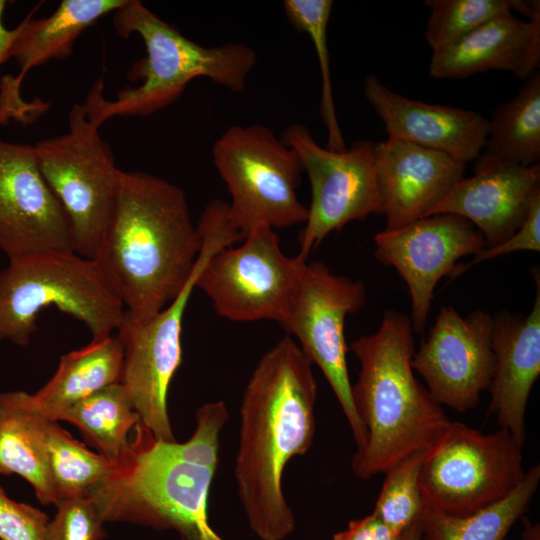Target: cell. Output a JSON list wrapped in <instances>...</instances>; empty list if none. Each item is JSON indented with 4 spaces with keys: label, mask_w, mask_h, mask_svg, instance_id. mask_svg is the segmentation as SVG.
Returning <instances> with one entry per match:
<instances>
[{
    "label": "cell",
    "mask_w": 540,
    "mask_h": 540,
    "mask_svg": "<svg viewBox=\"0 0 540 540\" xmlns=\"http://www.w3.org/2000/svg\"><path fill=\"white\" fill-rule=\"evenodd\" d=\"M201 245L180 187L122 170L116 206L93 260L125 310L146 321L179 295Z\"/></svg>",
    "instance_id": "cell-3"
},
{
    "label": "cell",
    "mask_w": 540,
    "mask_h": 540,
    "mask_svg": "<svg viewBox=\"0 0 540 540\" xmlns=\"http://www.w3.org/2000/svg\"><path fill=\"white\" fill-rule=\"evenodd\" d=\"M404 533L393 531L372 512L363 518L349 521L347 527L333 534L332 538L333 540H403Z\"/></svg>",
    "instance_id": "cell-35"
},
{
    "label": "cell",
    "mask_w": 540,
    "mask_h": 540,
    "mask_svg": "<svg viewBox=\"0 0 540 540\" xmlns=\"http://www.w3.org/2000/svg\"><path fill=\"white\" fill-rule=\"evenodd\" d=\"M55 506L47 540H103L107 536L105 522L89 496L64 499Z\"/></svg>",
    "instance_id": "cell-32"
},
{
    "label": "cell",
    "mask_w": 540,
    "mask_h": 540,
    "mask_svg": "<svg viewBox=\"0 0 540 540\" xmlns=\"http://www.w3.org/2000/svg\"><path fill=\"white\" fill-rule=\"evenodd\" d=\"M539 483L540 465L535 464L507 498L466 516L447 514L423 504L419 540H505L527 512Z\"/></svg>",
    "instance_id": "cell-26"
},
{
    "label": "cell",
    "mask_w": 540,
    "mask_h": 540,
    "mask_svg": "<svg viewBox=\"0 0 540 540\" xmlns=\"http://www.w3.org/2000/svg\"><path fill=\"white\" fill-rule=\"evenodd\" d=\"M332 6L331 0H285L283 2L288 21L296 30L308 34L316 50L322 82L320 112L328 134L326 147L343 151L347 147L335 111L327 45V28Z\"/></svg>",
    "instance_id": "cell-30"
},
{
    "label": "cell",
    "mask_w": 540,
    "mask_h": 540,
    "mask_svg": "<svg viewBox=\"0 0 540 540\" xmlns=\"http://www.w3.org/2000/svg\"><path fill=\"white\" fill-rule=\"evenodd\" d=\"M47 514L11 499L0 485V540H47Z\"/></svg>",
    "instance_id": "cell-33"
},
{
    "label": "cell",
    "mask_w": 540,
    "mask_h": 540,
    "mask_svg": "<svg viewBox=\"0 0 540 540\" xmlns=\"http://www.w3.org/2000/svg\"><path fill=\"white\" fill-rule=\"evenodd\" d=\"M281 139L297 153L311 186L307 220L299 234V257L307 260L327 235L349 222L382 214L374 142L358 141L335 151L320 146L298 123L289 125Z\"/></svg>",
    "instance_id": "cell-13"
},
{
    "label": "cell",
    "mask_w": 540,
    "mask_h": 540,
    "mask_svg": "<svg viewBox=\"0 0 540 540\" xmlns=\"http://www.w3.org/2000/svg\"><path fill=\"white\" fill-rule=\"evenodd\" d=\"M374 158L385 229L430 216L464 178L466 165L445 153L393 138L375 143Z\"/></svg>",
    "instance_id": "cell-17"
},
{
    "label": "cell",
    "mask_w": 540,
    "mask_h": 540,
    "mask_svg": "<svg viewBox=\"0 0 540 540\" xmlns=\"http://www.w3.org/2000/svg\"><path fill=\"white\" fill-rule=\"evenodd\" d=\"M350 349L360 364L351 396L366 435L351 468L359 479L369 480L412 453L429 449L451 420L415 377L410 317L386 311L378 329L353 341Z\"/></svg>",
    "instance_id": "cell-4"
},
{
    "label": "cell",
    "mask_w": 540,
    "mask_h": 540,
    "mask_svg": "<svg viewBox=\"0 0 540 540\" xmlns=\"http://www.w3.org/2000/svg\"><path fill=\"white\" fill-rule=\"evenodd\" d=\"M44 449L57 503L88 496L115 467L108 458L73 438L57 421L47 420L45 424Z\"/></svg>",
    "instance_id": "cell-28"
},
{
    "label": "cell",
    "mask_w": 540,
    "mask_h": 540,
    "mask_svg": "<svg viewBox=\"0 0 540 540\" xmlns=\"http://www.w3.org/2000/svg\"><path fill=\"white\" fill-rule=\"evenodd\" d=\"M419 536H420V520L418 519L413 525H411L405 531L403 540H419Z\"/></svg>",
    "instance_id": "cell-39"
},
{
    "label": "cell",
    "mask_w": 540,
    "mask_h": 540,
    "mask_svg": "<svg viewBox=\"0 0 540 540\" xmlns=\"http://www.w3.org/2000/svg\"><path fill=\"white\" fill-rule=\"evenodd\" d=\"M185 442L158 440L140 421L111 474L89 492L104 522L175 530L183 540H224L210 525L208 497L218 465L224 401L202 405Z\"/></svg>",
    "instance_id": "cell-2"
},
{
    "label": "cell",
    "mask_w": 540,
    "mask_h": 540,
    "mask_svg": "<svg viewBox=\"0 0 540 540\" xmlns=\"http://www.w3.org/2000/svg\"><path fill=\"white\" fill-rule=\"evenodd\" d=\"M60 420L76 426L98 453L116 463L127 451L140 417L122 384L116 383L74 404Z\"/></svg>",
    "instance_id": "cell-27"
},
{
    "label": "cell",
    "mask_w": 540,
    "mask_h": 540,
    "mask_svg": "<svg viewBox=\"0 0 540 540\" xmlns=\"http://www.w3.org/2000/svg\"><path fill=\"white\" fill-rule=\"evenodd\" d=\"M429 449L412 453L384 473L373 513L397 533H404L420 517L423 500L419 477Z\"/></svg>",
    "instance_id": "cell-31"
},
{
    "label": "cell",
    "mask_w": 540,
    "mask_h": 540,
    "mask_svg": "<svg viewBox=\"0 0 540 540\" xmlns=\"http://www.w3.org/2000/svg\"><path fill=\"white\" fill-rule=\"evenodd\" d=\"M123 370V347L118 336H108L61 356L52 378L33 400L45 418L57 421L74 404L120 383Z\"/></svg>",
    "instance_id": "cell-23"
},
{
    "label": "cell",
    "mask_w": 540,
    "mask_h": 540,
    "mask_svg": "<svg viewBox=\"0 0 540 540\" xmlns=\"http://www.w3.org/2000/svg\"><path fill=\"white\" fill-rule=\"evenodd\" d=\"M6 1L0 0V65L11 57V50L19 32V26L8 29L3 23Z\"/></svg>",
    "instance_id": "cell-36"
},
{
    "label": "cell",
    "mask_w": 540,
    "mask_h": 540,
    "mask_svg": "<svg viewBox=\"0 0 540 540\" xmlns=\"http://www.w3.org/2000/svg\"><path fill=\"white\" fill-rule=\"evenodd\" d=\"M364 95L388 138L445 153L464 164L478 158L489 134L490 123L483 115L407 98L372 74L365 78Z\"/></svg>",
    "instance_id": "cell-18"
},
{
    "label": "cell",
    "mask_w": 540,
    "mask_h": 540,
    "mask_svg": "<svg viewBox=\"0 0 540 540\" xmlns=\"http://www.w3.org/2000/svg\"><path fill=\"white\" fill-rule=\"evenodd\" d=\"M540 66V2L532 1L526 20L509 14L495 18L457 42L432 51L429 73L457 79L502 70L525 80Z\"/></svg>",
    "instance_id": "cell-21"
},
{
    "label": "cell",
    "mask_w": 540,
    "mask_h": 540,
    "mask_svg": "<svg viewBox=\"0 0 540 540\" xmlns=\"http://www.w3.org/2000/svg\"><path fill=\"white\" fill-rule=\"evenodd\" d=\"M214 166L231 195L228 217L245 236L305 223L308 209L298 199L303 167L297 153L264 125H233L212 147Z\"/></svg>",
    "instance_id": "cell-8"
},
{
    "label": "cell",
    "mask_w": 540,
    "mask_h": 540,
    "mask_svg": "<svg viewBox=\"0 0 540 540\" xmlns=\"http://www.w3.org/2000/svg\"><path fill=\"white\" fill-rule=\"evenodd\" d=\"M0 250L8 259L73 250L70 220L38 166L34 146L0 139Z\"/></svg>",
    "instance_id": "cell-16"
},
{
    "label": "cell",
    "mask_w": 540,
    "mask_h": 540,
    "mask_svg": "<svg viewBox=\"0 0 540 540\" xmlns=\"http://www.w3.org/2000/svg\"><path fill=\"white\" fill-rule=\"evenodd\" d=\"M316 399L312 364L291 336L263 354L246 384L234 475L249 527L261 540H284L295 530L282 478L288 462L312 446Z\"/></svg>",
    "instance_id": "cell-1"
},
{
    "label": "cell",
    "mask_w": 540,
    "mask_h": 540,
    "mask_svg": "<svg viewBox=\"0 0 540 540\" xmlns=\"http://www.w3.org/2000/svg\"><path fill=\"white\" fill-rule=\"evenodd\" d=\"M83 104H74L68 130L34 145L39 169L65 210L74 251L94 259L112 218L122 170Z\"/></svg>",
    "instance_id": "cell-9"
},
{
    "label": "cell",
    "mask_w": 540,
    "mask_h": 540,
    "mask_svg": "<svg viewBox=\"0 0 540 540\" xmlns=\"http://www.w3.org/2000/svg\"><path fill=\"white\" fill-rule=\"evenodd\" d=\"M516 251L540 252V195L534 199L525 220L510 237L497 245L487 246L469 264L458 265L455 277L472 265Z\"/></svg>",
    "instance_id": "cell-34"
},
{
    "label": "cell",
    "mask_w": 540,
    "mask_h": 540,
    "mask_svg": "<svg viewBox=\"0 0 540 540\" xmlns=\"http://www.w3.org/2000/svg\"><path fill=\"white\" fill-rule=\"evenodd\" d=\"M522 446L503 428L484 434L450 421L421 468L423 504L466 516L504 500L525 475Z\"/></svg>",
    "instance_id": "cell-10"
},
{
    "label": "cell",
    "mask_w": 540,
    "mask_h": 540,
    "mask_svg": "<svg viewBox=\"0 0 540 540\" xmlns=\"http://www.w3.org/2000/svg\"><path fill=\"white\" fill-rule=\"evenodd\" d=\"M29 114L19 108L6 103H0V125L7 124L11 119L22 122L29 120Z\"/></svg>",
    "instance_id": "cell-37"
},
{
    "label": "cell",
    "mask_w": 540,
    "mask_h": 540,
    "mask_svg": "<svg viewBox=\"0 0 540 540\" xmlns=\"http://www.w3.org/2000/svg\"><path fill=\"white\" fill-rule=\"evenodd\" d=\"M474 172L459 181L431 215L460 216L479 230L487 246H494L520 227L540 195V164L494 163Z\"/></svg>",
    "instance_id": "cell-20"
},
{
    "label": "cell",
    "mask_w": 540,
    "mask_h": 540,
    "mask_svg": "<svg viewBox=\"0 0 540 540\" xmlns=\"http://www.w3.org/2000/svg\"><path fill=\"white\" fill-rule=\"evenodd\" d=\"M521 519L523 529L518 540H540V524L534 523L524 516Z\"/></svg>",
    "instance_id": "cell-38"
},
{
    "label": "cell",
    "mask_w": 540,
    "mask_h": 540,
    "mask_svg": "<svg viewBox=\"0 0 540 540\" xmlns=\"http://www.w3.org/2000/svg\"><path fill=\"white\" fill-rule=\"evenodd\" d=\"M307 260L286 256L275 229L254 228L237 247L211 256L196 282L223 318L237 322L286 319Z\"/></svg>",
    "instance_id": "cell-11"
},
{
    "label": "cell",
    "mask_w": 540,
    "mask_h": 540,
    "mask_svg": "<svg viewBox=\"0 0 540 540\" xmlns=\"http://www.w3.org/2000/svg\"><path fill=\"white\" fill-rule=\"evenodd\" d=\"M536 292L529 314L501 311L493 317L495 366L487 414L522 445L525 415L532 388L540 375V275L533 270Z\"/></svg>",
    "instance_id": "cell-19"
},
{
    "label": "cell",
    "mask_w": 540,
    "mask_h": 540,
    "mask_svg": "<svg viewBox=\"0 0 540 540\" xmlns=\"http://www.w3.org/2000/svg\"><path fill=\"white\" fill-rule=\"evenodd\" d=\"M50 307L83 322L92 340L111 336L125 313L93 259L73 250L9 259L0 271V343L27 345Z\"/></svg>",
    "instance_id": "cell-6"
},
{
    "label": "cell",
    "mask_w": 540,
    "mask_h": 540,
    "mask_svg": "<svg viewBox=\"0 0 540 540\" xmlns=\"http://www.w3.org/2000/svg\"><path fill=\"white\" fill-rule=\"evenodd\" d=\"M374 241L375 257L394 267L407 285L410 319L417 334L425 329L439 280L455 277L459 259L476 256L487 247L485 238L471 222L453 214L430 215L384 229L374 236Z\"/></svg>",
    "instance_id": "cell-15"
},
{
    "label": "cell",
    "mask_w": 540,
    "mask_h": 540,
    "mask_svg": "<svg viewBox=\"0 0 540 540\" xmlns=\"http://www.w3.org/2000/svg\"><path fill=\"white\" fill-rule=\"evenodd\" d=\"M113 26L121 37L139 35L146 55L127 74L131 82H139L137 86L119 91L112 100L104 97L102 79L92 86L83 106L98 127L112 117L153 114L176 101L199 77L242 92L257 64L256 52L250 46L234 42L202 46L138 0H126L113 12Z\"/></svg>",
    "instance_id": "cell-5"
},
{
    "label": "cell",
    "mask_w": 540,
    "mask_h": 540,
    "mask_svg": "<svg viewBox=\"0 0 540 540\" xmlns=\"http://www.w3.org/2000/svg\"><path fill=\"white\" fill-rule=\"evenodd\" d=\"M490 129L475 168L494 163L519 166L540 160V73L524 80L512 99L499 104L489 120Z\"/></svg>",
    "instance_id": "cell-25"
},
{
    "label": "cell",
    "mask_w": 540,
    "mask_h": 540,
    "mask_svg": "<svg viewBox=\"0 0 540 540\" xmlns=\"http://www.w3.org/2000/svg\"><path fill=\"white\" fill-rule=\"evenodd\" d=\"M47 420L32 394L0 392V475L22 477L40 503L56 505L44 449Z\"/></svg>",
    "instance_id": "cell-22"
},
{
    "label": "cell",
    "mask_w": 540,
    "mask_h": 540,
    "mask_svg": "<svg viewBox=\"0 0 540 540\" xmlns=\"http://www.w3.org/2000/svg\"><path fill=\"white\" fill-rule=\"evenodd\" d=\"M126 0H63L48 17L32 19L33 14L19 25L11 57L15 58L20 73L11 78L20 90L26 73L53 59L71 54L76 39L92 24L125 4Z\"/></svg>",
    "instance_id": "cell-24"
},
{
    "label": "cell",
    "mask_w": 540,
    "mask_h": 540,
    "mask_svg": "<svg viewBox=\"0 0 540 540\" xmlns=\"http://www.w3.org/2000/svg\"><path fill=\"white\" fill-rule=\"evenodd\" d=\"M362 281L337 275L322 262L306 261L292 307L281 326L298 341L320 368L351 428L357 450L365 444V430L355 412L346 355L345 320L366 302Z\"/></svg>",
    "instance_id": "cell-12"
},
{
    "label": "cell",
    "mask_w": 540,
    "mask_h": 540,
    "mask_svg": "<svg viewBox=\"0 0 540 540\" xmlns=\"http://www.w3.org/2000/svg\"><path fill=\"white\" fill-rule=\"evenodd\" d=\"M201 251L196 266L179 295L146 321L126 310L117 329L123 347L120 383L145 425L161 441H176L168 414V391L182 363V323L186 307L206 261L219 250L234 245L238 234L225 217L209 214L197 224Z\"/></svg>",
    "instance_id": "cell-7"
},
{
    "label": "cell",
    "mask_w": 540,
    "mask_h": 540,
    "mask_svg": "<svg viewBox=\"0 0 540 540\" xmlns=\"http://www.w3.org/2000/svg\"><path fill=\"white\" fill-rule=\"evenodd\" d=\"M430 13L425 40L436 51L447 47L483 24L520 11L529 18L532 1L521 0H426Z\"/></svg>",
    "instance_id": "cell-29"
},
{
    "label": "cell",
    "mask_w": 540,
    "mask_h": 540,
    "mask_svg": "<svg viewBox=\"0 0 540 540\" xmlns=\"http://www.w3.org/2000/svg\"><path fill=\"white\" fill-rule=\"evenodd\" d=\"M493 317L475 310L463 317L442 306L411 360L432 398L441 406L465 412L480 402L493 377Z\"/></svg>",
    "instance_id": "cell-14"
}]
</instances>
